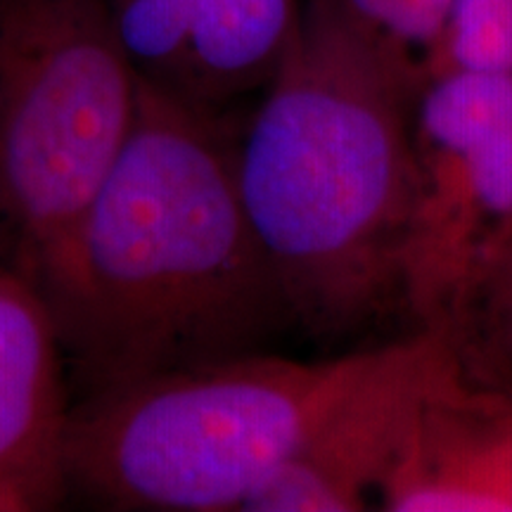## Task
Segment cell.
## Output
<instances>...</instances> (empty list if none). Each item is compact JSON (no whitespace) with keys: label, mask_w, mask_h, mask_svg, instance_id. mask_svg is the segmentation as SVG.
I'll return each mask as SVG.
<instances>
[{"label":"cell","mask_w":512,"mask_h":512,"mask_svg":"<svg viewBox=\"0 0 512 512\" xmlns=\"http://www.w3.org/2000/svg\"><path fill=\"white\" fill-rule=\"evenodd\" d=\"M136 105L107 0H0V197L29 283L117 164Z\"/></svg>","instance_id":"277c9868"},{"label":"cell","mask_w":512,"mask_h":512,"mask_svg":"<svg viewBox=\"0 0 512 512\" xmlns=\"http://www.w3.org/2000/svg\"><path fill=\"white\" fill-rule=\"evenodd\" d=\"M17 249L19 240L15 223H12L10 211L5 207L3 197H0V273L17 266Z\"/></svg>","instance_id":"7c38bea8"},{"label":"cell","mask_w":512,"mask_h":512,"mask_svg":"<svg viewBox=\"0 0 512 512\" xmlns=\"http://www.w3.org/2000/svg\"><path fill=\"white\" fill-rule=\"evenodd\" d=\"M72 392L53 313L15 268L0 273V510H53Z\"/></svg>","instance_id":"52a82bcc"},{"label":"cell","mask_w":512,"mask_h":512,"mask_svg":"<svg viewBox=\"0 0 512 512\" xmlns=\"http://www.w3.org/2000/svg\"><path fill=\"white\" fill-rule=\"evenodd\" d=\"M377 356L380 347L320 361L261 351L76 401L67 494L107 510H242Z\"/></svg>","instance_id":"3957f363"},{"label":"cell","mask_w":512,"mask_h":512,"mask_svg":"<svg viewBox=\"0 0 512 512\" xmlns=\"http://www.w3.org/2000/svg\"><path fill=\"white\" fill-rule=\"evenodd\" d=\"M337 10L384 48L420 64L444 29L453 0H332Z\"/></svg>","instance_id":"8fae6325"},{"label":"cell","mask_w":512,"mask_h":512,"mask_svg":"<svg viewBox=\"0 0 512 512\" xmlns=\"http://www.w3.org/2000/svg\"><path fill=\"white\" fill-rule=\"evenodd\" d=\"M380 508L396 512H512V403L458 375H434Z\"/></svg>","instance_id":"ba28073f"},{"label":"cell","mask_w":512,"mask_h":512,"mask_svg":"<svg viewBox=\"0 0 512 512\" xmlns=\"http://www.w3.org/2000/svg\"><path fill=\"white\" fill-rule=\"evenodd\" d=\"M411 152L403 313L432 330L472 266L512 230V72L427 76Z\"/></svg>","instance_id":"5b68a950"},{"label":"cell","mask_w":512,"mask_h":512,"mask_svg":"<svg viewBox=\"0 0 512 512\" xmlns=\"http://www.w3.org/2000/svg\"><path fill=\"white\" fill-rule=\"evenodd\" d=\"M425 79L332 0H309L278 72L235 126L242 209L297 330L320 344L354 342L403 313L411 114Z\"/></svg>","instance_id":"7a4b0ae2"},{"label":"cell","mask_w":512,"mask_h":512,"mask_svg":"<svg viewBox=\"0 0 512 512\" xmlns=\"http://www.w3.org/2000/svg\"><path fill=\"white\" fill-rule=\"evenodd\" d=\"M448 349L434 330L380 347L375 366L252 496L247 512H356L380 503Z\"/></svg>","instance_id":"8992f818"},{"label":"cell","mask_w":512,"mask_h":512,"mask_svg":"<svg viewBox=\"0 0 512 512\" xmlns=\"http://www.w3.org/2000/svg\"><path fill=\"white\" fill-rule=\"evenodd\" d=\"M512 72V0H453L425 76Z\"/></svg>","instance_id":"30bf717a"},{"label":"cell","mask_w":512,"mask_h":512,"mask_svg":"<svg viewBox=\"0 0 512 512\" xmlns=\"http://www.w3.org/2000/svg\"><path fill=\"white\" fill-rule=\"evenodd\" d=\"M432 330L467 384L512 403V230L472 266Z\"/></svg>","instance_id":"9c48e42d"},{"label":"cell","mask_w":512,"mask_h":512,"mask_svg":"<svg viewBox=\"0 0 512 512\" xmlns=\"http://www.w3.org/2000/svg\"><path fill=\"white\" fill-rule=\"evenodd\" d=\"M235 117L138 79L117 164L34 285L53 313L72 403L271 351L297 330L242 209Z\"/></svg>","instance_id":"6da1fadb"}]
</instances>
